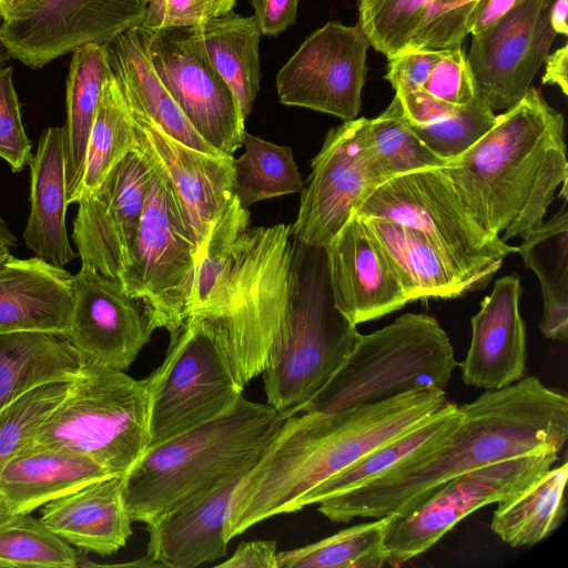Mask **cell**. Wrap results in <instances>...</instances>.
<instances>
[{
  "mask_svg": "<svg viewBox=\"0 0 568 568\" xmlns=\"http://www.w3.org/2000/svg\"><path fill=\"white\" fill-rule=\"evenodd\" d=\"M444 50L408 49L387 57L385 79L395 92L423 89Z\"/></svg>",
  "mask_w": 568,
  "mask_h": 568,
  "instance_id": "obj_49",
  "label": "cell"
},
{
  "mask_svg": "<svg viewBox=\"0 0 568 568\" xmlns=\"http://www.w3.org/2000/svg\"><path fill=\"white\" fill-rule=\"evenodd\" d=\"M144 381L146 450L220 417L245 387L210 333L191 315L170 334L164 359Z\"/></svg>",
  "mask_w": 568,
  "mask_h": 568,
  "instance_id": "obj_9",
  "label": "cell"
},
{
  "mask_svg": "<svg viewBox=\"0 0 568 568\" xmlns=\"http://www.w3.org/2000/svg\"><path fill=\"white\" fill-rule=\"evenodd\" d=\"M186 43L223 79L246 120L261 82V31L252 17L230 11L183 29Z\"/></svg>",
  "mask_w": 568,
  "mask_h": 568,
  "instance_id": "obj_30",
  "label": "cell"
},
{
  "mask_svg": "<svg viewBox=\"0 0 568 568\" xmlns=\"http://www.w3.org/2000/svg\"><path fill=\"white\" fill-rule=\"evenodd\" d=\"M0 22H1V16H0Z\"/></svg>",
  "mask_w": 568,
  "mask_h": 568,
  "instance_id": "obj_59",
  "label": "cell"
},
{
  "mask_svg": "<svg viewBox=\"0 0 568 568\" xmlns=\"http://www.w3.org/2000/svg\"><path fill=\"white\" fill-rule=\"evenodd\" d=\"M558 457L556 450H538L490 463L446 481L414 508L389 515L383 539L386 565H404L428 551L477 509L517 496Z\"/></svg>",
  "mask_w": 568,
  "mask_h": 568,
  "instance_id": "obj_12",
  "label": "cell"
},
{
  "mask_svg": "<svg viewBox=\"0 0 568 568\" xmlns=\"http://www.w3.org/2000/svg\"><path fill=\"white\" fill-rule=\"evenodd\" d=\"M323 247L335 306L354 325L409 303L387 255L356 212Z\"/></svg>",
  "mask_w": 568,
  "mask_h": 568,
  "instance_id": "obj_21",
  "label": "cell"
},
{
  "mask_svg": "<svg viewBox=\"0 0 568 568\" xmlns=\"http://www.w3.org/2000/svg\"><path fill=\"white\" fill-rule=\"evenodd\" d=\"M358 26L386 57L409 49L433 0H357Z\"/></svg>",
  "mask_w": 568,
  "mask_h": 568,
  "instance_id": "obj_42",
  "label": "cell"
},
{
  "mask_svg": "<svg viewBox=\"0 0 568 568\" xmlns=\"http://www.w3.org/2000/svg\"><path fill=\"white\" fill-rule=\"evenodd\" d=\"M366 134L373 161L386 181L448 164L413 131L396 94L379 115L367 119Z\"/></svg>",
  "mask_w": 568,
  "mask_h": 568,
  "instance_id": "obj_39",
  "label": "cell"
},
{
  "mask_svg": "<svg viewBox=\"0 0 568 568\" xmlns=\"http://www.w3.org/2000/svg\"><path fill=\"white\" fill-rule=\"evenodd\" d=\"M552 0H523L486 31L471 36L467 57L478 94L493 110L517 104L555 39Z\"/></svg>",
  "mask_w": 568,
  "mask_h": 568,
  "instance_id": "obj_17",
  "label": "cell"
},
{
  "mask_svg": "<svg viewBox=\"0 0 568 568\" xmlns=\"http://www.w3.org/2000/svg\"><path fill=\"white\" fill-rule=\"evenodd\" d=\"M355 212L420 231L485 286L505 257L518 251L476 220L440 169L385 181Z\"/></svg>",
  "mask_w": 568,
  "mask_h": 568,
  "instance_id": "obj_10",
  "label": "cell"
},
{
  "mask_svg": "<svg viewBox=\"0 0 568 568\" xmlns=\"http://www.w3.org/2000/svg\"><path fill=\"white\" fill-rule=\"evenodd\" d=\"M63 126L40 136L30 165V213L23 231L26 246L37 257L63 267L75 258L67 232V171Z\"/></svg>",
  "mask_w": 568,
  "mask_h": 568,
  "instance_id": "obj_27",
  "label": "cell"
},
{
  "mask_svg": "<svg viewBox=\"0 0 568 568\" xmlns=\"http://www.w3.org/2000/svg\"><path fill=\"white\" fill-rule=\"evenodd\" d=\"M142 26L153 31L190 29L205 20L221 17L236 0H145Z\"/></svg>",
  "mask_w": 568,
  "mask_h": 568,
  "instance_id": "obj_47",
  "label": "cell"
},
{
  "mask_svg": "<svg viewBox=\"0 0 568 568\" xmlns=\"http://www.w3.org/2000/svg\"><path fill=\"white\" fill-rule=\"evenodd\" d=\"M275 540L242 542L233 555L217 567L224 568H278Z\"/></svg>",
  "mask_w": 568,
  "mask_h": 568,
  "instance_id": "obj_51",
  "label": "cell"
},
{
  "mask_svg": "<svg viewBox=\"0 0 568 568\" xmlns=\"http://www.w3.org/2000/svg\"><path fill=\"white\" fill-rule=\"evenodd\" d=\"M71 53L67 79V122L63 126L68 204L81 179L87 144L102 88L112 74L105 44H83Z\"/></svg>",
  "mask_w": 568,
  "mask_h": 568,
  "instance_id": "obj_34",
  "label": "cell"
},
{
  "mask_svg": "<svg viewBox=\"0 0 568 568\" xmlns=\"http://www.w3.org/2000/svg\"><path fill=\"white\" fill-rule=\"evenodd\" d=\"M128 104L138 144L173 189L197 250V264L215 220L234 195V158L192 149L168 135L139 109Z\"/></svg>",
  "mask_w": 568,
  "mask_h": 568,
  "instance_id": "obj_20",
  "label": "cell"
},
{
  "mask_svg": "<svg viewBox=\"0 0 568 568\" xmlns=\"http://www.w3.org/2000/svg\"><path fill=\"white\" fill-rule=\"evenodd\" d=\"M14 516L6 501V499L0 494V523H3Z\"/></svg>",
  "mask_w": 568,
  "mask_h": 568,
  "instance_id": "obj_57",
  "label": "cell"
},
{
  "mask_svg": "<svg viewBox=\"0 0 568 568\" xmlns=\"http://www.w3.org/2000/svg\"><path fill=\"white\" fill-rule=\"evenodd\" d=\"M290 225L248 227L229 271L192 310L245 386L264 371L288 300Z\"/></svg>",
  "mask_w": 568,
  "mask_h": 568,
  "instance_id": "obj_5",
  "label": "cell"
},
{
  "mask_svg": "<svg viewBox=\"0 0 568 568\" xmlns=\"http://www.w3.org/2000/svg\"><path fill=\"white\" fill-rule=\"evenodd\" d=\"M244 153L233 160L234 195L242 206L302 192L304 182L290 146L244 131Z\"/></svg>",
  "mask_w": 568,
  "mask_h": 568,
  "instance_id": "obj_37",
  "label": "cell"
},
{
  "mask_svg": "<svg viewBox=\"0 0 568 568\" xmlns=\"http://www.w3.org/2000/svg\"><path fill=\"white\" fill-rule=\"evenodd\" d=\"M145 0H40L0 22V44L23 64L39 69L88 44H106L143 23Z\"/></svg>",
  "mask_w": 568,
  "mask_h": 568,
  "instance_id": "obj_15",
  "label": "cell"
},
{
  "mask_svg": "<svg viewBox=\"0 0 568 568\" xmlns=\"http://www.w3.org/2000/svg\"><path fill=\"white\" fill-rule=\"evenodd\" d=\"M245 474L145 523L149 567L194 568L225 557L230 505Z\"/></svg>",
  "mask_w": 568,
  "mask_h": 568,
  "instance_id": "obj_23",
  "label": "cell"
},
{
  "mask_svg": "<svg viewBox=\"0 0 568 568\" xmlns=\"http://www.w3.org/2000/svg\"><path fill=\"white\" fill-rule=\"evenodd\" d=\"M300 0H252L253 18L262 34L275 37L294 24Z\"/></svg>",
  "mask_w": 568,
  "mask_h": 568,
  "instance_id": "obj_50",
  "label": "cell"
},
{
  "mask_svg": "<svg viewBox=\"0 0 568 568\" xmlns=\"http://www.w3.org/2000/svg\"><path fill=\"white\" fill-rule=\"evenodd\" d=\"M480 2L433 0L409 49L444 50L460 47L468 36L469 18Z\"/></svg>",
  "mask_w": 568,
  "mask_h": 568,
  "instance_id": "obj_45",
  "label": "cell"
},
{
  "mask_svg": "<svg viewBox=\"0 0 568 568\" xmlns=\"http://www.w3.org/2000/svg\"><path fill=\"white\" fill-rule=\"evenodd\" d=\"M442 172L476 220L503 241L527 237L568 183L564 115L530 88Z\"/></svg>",
  "mask_w": 568,
  "mask_h": 568,
  "instance_id": "obj_3",
  "label": "cell"
},
{
  "mask_svg": "<svg viewBox=\"0 0 568 568\" xmlns=\"http://www.w3.org/2000/svg\"><path fill=\"white\" fill-rule=\"evenodd\" d=\"M371 43L358 24L328 21L312 32L276 74L280 102L356 119Z\"/></svg>",
  "mask_w": 568,
  "mask_h": 568,
  "instance_id": "obj_14",
  "label": "cell"
},
{
  "mask_svg": "<svg viewBox=\"0 0 568 568\" xmlns=\"http://www.w3.org/2000/svg\"><path fill=\"white\" fill-rule=\"evenodd\" d=\"M153 68L193 129L222 154L242 146L245 119L231 89L182 30L146 29Z\"/></svg>",
  "mask_w": 568,
  "mask_h": 568,
  "instance_id": "obj_19",
  "label": "cell"
},
{
  "mask_svg": "<svg viewBox=\"0 0 568 568\" xmlns=\"http://www.w3.org/2000/svg\"><path fill=\"white\" fill-rule=\"evenodd\" d=\"M9 255V248L0 245V265L7 260Z\"/></svg>",
  "mask_w": 568,
  "mask_h": 568,
  "instance_id": "obj_58",
  "label": "cell"
},
{
  "mask_svg": "<svg viewBox=\"0 0 568 568\" xmlns=\"http://www.w3.org/2000/svg\"><path fill=\"white\" fill-rule=\"evenodd\" d=\"M568 0H552L550 9V24L555 33L568 36Z\"/></svg>",
  "mask_w": 568,
  "mask_h": 568,
  "instance_id": "obj_54",
  "label": "cell"
},
{
  "mask_svg": "<svg viewBox=\"0 0 568 568\" xmlns=\"http://www.w3.org/2000/svg\"><path fill=\"white\" fill-rule=\"evenodd\" d=\"M84 364L82 355L62 335L0 334V410L39 386L70 382Z\"/></svg>",
  "mask_w": 568,
  "mask_h": 568,
  "instance_id": "obj_31",
  "label": "cell"
},
{
  "mask_svg": "<svg viewBox=\"0 0 568 568\" xmlns=\"http://www.w3.org/2000/svg\"><path fill=\"white\" fill-rule=\"evenodd\" d=\"M362 220L395 268L409 303L456 298L485 287L420 231L381 217Z\"/></svg>",
  "mask_w": 568,
  "mask_h": 568,
  "instance_id": "obj_26",
  "label": "cell"
},
{
  "mask_svg": "<svg viewBox=\"0 0 568 568\" xmlns=\"http://www.w3.org/2000/svg\"><path fill=\"white\" fill-rule=\"evenodd\" d=\"M463 417L460 406L449 402L415 429L376 448L349 467L313 487L297 501L295 511L356 489L404 460L437 448L457 429Z\"/></svg>",
  "mask_w": 568,
  "mask_h": 568,
  "instance_id": "obj_32",
  "label": "cell"
},
{
  "mask_svg": "<svg viewBox=\"0 0 568 568\" xmlns=\"http://www.w3.org/2000/svg\"><path fill=\"white\" fill-rule=\"evenodd\" d=\"M448 402L445 389L420 387L378 403L286 418L234 489L226 540L265 519L295 513L313 487L415 429Z\"/></svg>",
  "mask_w": 568,
  "mask_h": 568,
  "instance_id": "obj_2",
  "label": "cell"
},
{
  "mask_svg": "<svg viewBox=\"0 0 568 568\" xmlns=\"http://www.w3.org/2000/svg\"><path fill=\"white\" fill-rule=\"evenodd\" d=\"M423 90L440 101L456 105L466 104L478 94L462 47L444 49L442 58L433 67Z\"/></svg>",
  "mask_w": 568,
  "mask_h": 568,
  "instance_id": "obj_48",
  "label": "cell"
},
{
  "mask_svg": "<svg viewBox=\"0 0 568 568\" xmlns=\"http://www.w3.org/2000/svg\"><path fill=\"white\" fill-rule=\"evenodd\" d=\"M134 144L132 113L112 73L102 88L87 144L81 179L70 204L79 203L93 193Z\"/></svg>",
  "mask_w": 568,
  "mask_h": 568,
  "instance_id": "obj_36",
  "label": "cell"
},
{
  "mask_svg": "<svg viewBox=\"0 0 568 568\" xmlns=\"http://www.w3.org/2000/svg\"><path fill=\"white\" fill-rule=\"evenodd\" d=\"M248 227L250 212L233 195L215 220L196 264L189 314L206 300L229 271Z\"/></svg>",
  "mask_w": 568,
  "mask_h": 568,
  "instance_id": "obj_41",
  "label": "cell"
},
{
  "mask_svg": "<svg viewBox=\"0 0 568 568\" xmlns=\"http://www.w3.org/2000/svg\"><path fill=\"white\" fill-rule=\"evenodd\" d=\"M292 239L286 314L261 374L266 403L284 419L324 387L361 335L335 306L324 247Z\"/></svg>",
  "mask_w": 568,
  "mask_h": 568,
  "instance_id": "obj_6",
  "label": "cell"
},
{
  "mask_svg": "<svg viewBox=\"0 0 568 568\" xmlns=\"http://www.w3.org/2000/svg\"><path fill=\"white\" fill-rule=\"evenodd\" d=\"M32 155V143L22 123L12 68H0V158L13 172H20L30 163Z\"/></svg>",
  "mask_w": 568,
  "mask_h": 568,
  "instance_id": "obj_46",
  "label": "cell"
},
{
  "mask_svg": "<svg viewBox=\"0 0 568 568\" xmlns=\"http://www.w3.org/2000/svg\"><path fill=\"white\" fill-rule=\"evenodd\" d=\"M39 519L59 538L85 552L115 554L132 535L124 475L105 477L47 503Z\"/></svg>",
  "mask_w": 568,
  "mask_h": 568,
  "instance_id": "obj_25",
  "label": "cell"
},
{
  "mask_svg": "<svg viewBox=\"0 0 568 568\" xmlns=\"http://www.w3.org/2000/svg\"><path fill=\"white\" fill-rule=\"evenodd\" d=\"M105 47L112 73L131 105L176 141L204 153L222 155L193 129L158 77L142 24L116 36Z\"/></svg>",
  "mask_w": 568,
  "mask_h": 568,
  "instance_id": "obj_29",
  "label": "cell"
},
{
  "mask_svg": "<svg viewBox=\"0 0 568 568\" xmlns=\"http://www.w3.org/2000/svg\"><path fill=\"white\" fill-rule=\"evenodd\" d=\"M367 118L332 128L311 162L291 235L310 246H325L365 199L386 180L367 142Z\"/></svg>",
  "mask_w": 568,
  "mask_h": 568,
  "instance_id": "obj_13",
  "label": "cell"
},
{
  "mask_svg": "<svg viewBox=\"0 0 568 568\" xmlns=\"http://www.w3.org/2000/svg\"><path fill=\"white\" fill-rule=\"evenodd\" d=\"M517 253L540 283L544 312L539 331L551 341L568 339V209L567 200L548 220L523 239Z\"/></svg>",
  "mask_w": 568,
  "mask_h": 568,
  "instance_id": "obj_33",
  "label": "cell"
},
{
  "mask_svg": "<svg viewBox=\"0 0 568 568\" xmlns=\"http://www.w3.org/2000/svg\"><path fill=\"white\" fill-rule=\"evenodd\" d=\"M73 304L72 274L37 256L11 254L0 265V334L64 336Z\"/></svg>",
  "mask_w": 568,
  "mask_h": 568,
  "instance_id": "obj_24",
  "label": "cell"
},
{
  "mask_svg": "<svg viewBox=\"0 0 568 568\" xmlns=\"http://www.w3.org/2000/svg\"><path fill=\"white\" fill-rule=\"evenodd\" d=\"M73 304L64 337L91 363L128 369L155 329L145 304L121 283L82 263L72 275Z\"/></svg>",
  "mask_w": 568,
  "mask_h": 568,
  "instance_id": "obj_18",
  "label": "cell"
},
{
  "mask_svg": "<svg viewBox=\"0 0 568 568\" xmlns=\"http://www.w3.org/2000/svg\"><path fill=\"white\" fill-rule=\"evenodd\" d=\"M153 163L135 140L102 183L79 202L72 241L82 263L118 280L134 246Z\"/></svg>",
  "mask_w": 568,
  "mask_h": 568,
  "instance_id": "obj_16",
  "label": "cell"
},
{
  "mask_svg": "<svg viewBox=\"0 0 568 568\" xmlns=\"http://www.w3.org/2000/svg\"><path fill=\"white\" fill-rule=\"evenodd\" d=\"M109 476L113 475L85 455L33 443L0 473V494L13 515L31 514L53 499Z\"/></svg>",
  "mask_w": 568,
  "mask_h": 568,
  "instance_id": "obj_28",
  "label": "cell"
},
{
  "mask_svg": "<svg viewBox=\"0 0 568 568\" xmlns=\"http://www.w3.org/2000/svg\"><path fill=\"white\" fill-rule=\"evenodd\" d=\"M196 260L173 189L153 163L138 236L118 281L125 293L145 304L155 329L171 334L186 320Z\"/></svg>",
  "mask_w": 568,
  "mask_h": 568,
  "instance_id": "obj_11",
  "label": "cell"
},
{
  "mask_svg": "<svg viewBox=\"0 0 568 568\" xmlns=\"http://www.w3.org/2000/svg\"><path fill=\"white\" fill-rule=\"evenodd\" d=\"M520 278L509 274L498 278L489 295L471 317V338L460 366L466 385L499 389L526 374V325L519 312Z\"/></svg>",
  "mask_w": 568,
  "mask_h": 568,
  "instance_id": "obj_22",
  "label": "cell"
},
{
  "mask_svg": "<svg viewBox=\"0 0 568 568\" xmlns=\"http://www.w3.org/2000/svg\"><path fill=\"white\" fill-rule=\"evenodd\" d=\"M546 63L542 84H554L559 87L565 95L568 94V43L548 54L544 61Z\"/></svg>",
  "mask_w": 568,
  "mask_h": 568,
  "instance_id": "obj_53",
  "label": "cell"
},
{
  "mask_svg": "<svg viewBox=\"0 0 568 568\" xmlns=\"http://www.w3.org/2000/svg\"><path fill=\"white\" fill-rule=\"evenodd\" d=\"M284 420L267 403L241 396L220 417L148 449L124 475L132 521L145 524L247 473Z\"/></svg>",
  "mask_w": 568,
  "mask_h": 568,
  "instance_id": "obj_4",
  "label": "cell"
},
{
  "mask_svg": "<svg viewBox=\"0 0 568 568\" xmlns=\"http://www.w3.org/2000/svg\"><path fill=\"white\" fill-rule=\"evenodd\" d=\"M460 408V425L440 446L318 503L317 510L337 524L402 514L457 476L538 450L560 453L568 439L567 396L536 376L486 389Z\"/></svg>",
  "mask_w": 568,
  "mask_h": 568,
  "instance_id": "obj_1",
  "label": "cell"
},
{
  "mask_svg": "<svg viewBox=\"0 0 568 568\" xmlns=\"http://www.w3.org/2000/svg\"><path fill=\"white\" fill-rule=\"evenodd\" d=\"M523 0H481L468 21V34L477 36L516 8Z\"/></svg>",
  "mask_w": 568,
  "mask_h": 568,
  "instance_id": "obj_52",
  "label": "cell"
},
{
  "mask_svg": "<svg viewBox=\"0 0 568 568\" xmlns=\"http://www.w3.org/2000/svg\"><path fill=\"white\" fill-rule=\"evenodd\" d=\"M568 463L549 468L517 496L494 510L490 529L513 548L531 547L548 538L566 517Z\"/></svg>",
  "mask_w": 568,
  "mask_h": 568,
  "instance_id": "obj_35",
  "label": "cell"
},
{
  "mask_svg": "<svg viewBox=\"0 0 568 568\" xmlns=\"http://www.w3.org/2000/svg\"><path fill=\"white\" fill-rule=\"evenodd\" d=\"M33 443L71 449L112 475H125L149 445L145 381L85 363L41 424Z\"/></svg>",
  "mask_w": 568,
  "mask_h": 568,
  "instance_id": "obj_8",
  "label": "cell"
},
{
  "mask_svg": "<svg viewBox=\"0 0 568 568\" xmlns=\"http://www.w3.org/2000/svg\"><path fill=\"white\" fill-rule=\"evenodd\" d=\"M389 515L354 525L313 544L277 552L278 568H381Z\"/></svg>",
  "mask_w": 568,
  "mask_h": 568,
  "instance_id": "obj_38",
  "label": "cell"
},
{
  "mask_svg": "<svg viewBox=\"0 0 568 568\" xmlns=\"http://www.w3.org/2000/svg\"><path fill=\"white\" fill-rule=\"evenodd\" d=\"M0 245L8 248L17 246V237L0 215Z\"/></svg>",
  "mask_w": 568,
  "mask_h": 568,
  "instance_id": "obj_56",
  "label": "cell"
},
{
  "mask_svg": "<svg viewBox=\"0 0 568 568\" xmlns=\"http://www.w3.org/2000/svg\"><path fill=\"white\" fill-rule=\"evenodd\" d=\"M495 122L494 110L477 94L470 102L433 122L408 123L429 150L449 163L474 145Z\"/></svg>",
  "mask_w": 568,
  "mask_h": 568,
  "instance_id": "obj_43",
  "label": "cell"
},
{
  "mask_svg": "<svg viewBox=\"0 0 568 568\" xmlns=\"http://www.w3.org/2000/svg\"><path fill=\"white\" fill-rule=\"evenodd\" d=\"M68 387L69 382L39 386L0 410V473L33 444L41 424L62 400Z\"/></svg>",
  "mask_w": 568,
  "mask_h": 568,
  "instance_id": "obj_44",
  "label": "cell"
},
{
  "mask_svg": "<svg viewBox=\"0 0 568 568\" xmlns=\"http://www.w3.org/2000/svg\"><path fill=\"white\" fill-rule=\"evenodd\" d=\"M457 366L453 344L439 322L427 314L406 313L379 329L361 334L301 413L348 409L420 387L445 389Z\"/></svg>",
  "mask_w": 568,
  "mask_h": 568,
  "instance_id": "obj_7",
  "label": "cell"
},
{
  "mask_svg": "<svg viewBox=\"0 0 568 568\" xmlns=\"http://www.w3.org/2000/svg\"><path fill=\"white\" fill-rule=\"evenodd\" d=\"M77 551L30 514L0 523V567L74 568Z\"/></svg>",
  "mask_w": 568,
  "mask_h": 568,
  "instance_id": "obj_40",
  "label": "cell"
},
{
  "mask_svg": "<svg viewBox=\"0 0 568 568\" xmlns=\"http://www.w3.org/2000/svg\"><path fill=\"white\" fill-rule=\"evenodd\" d=\"M40 0H0L1 21L8 20L29 8L37 4Z\"/></svg>",
  "mask_w": 568,
  "mask_h": 568,
  "instance_id": "obj_55",
  "label": "cell"
}]
</instances>
